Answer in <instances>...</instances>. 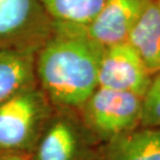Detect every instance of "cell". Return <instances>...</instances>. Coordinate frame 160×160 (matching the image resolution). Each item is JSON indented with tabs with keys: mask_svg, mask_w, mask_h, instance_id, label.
<instances>
[{
	"mask_svg": "<svg viewBox=\"0 0 160 160\" xmlns=\"http://www.w3.org/2000/svg\"><path fill=\"white\" fill-rule=\"evenodd\" d=\"M77 111L92 137L105 142L139 127L142 97L98 86Z\"/></svg>",
	"mask_w": 160,
	"mask_h": 160,
	"instance_id": "3957f363",
	"label": "cell"
},
{
	"mask_svg": "<svg viewBox=\"0 0 160 160\" xmlns=\"http://www.w3.org/2000/svg\"><path fill=\"white\" fill-rule=\"evenodd\" d=\"M127 41L138 52L150 74L160 72V0H153Z\"/></svg>",
	"mask_w": 160,
	"mask_h": 160,
	"instance_id": "9c48e42d",
	"label": "cell"
},
{
	"mask_svg": "<svg viewBox=\"0 0 160 160\" xmlns=\"http://www.w3.org/2000/svg\"><path fill=\"white\" fill-rule=\"evenodd\" d=\"M95 160H97V159H95Z\"/></svg>",
	"mask_w": 160,
	"mask_h": 160,
	"instance_id": "5bb4252c",
	"label": "cell"
},
{
	"mask_svg": "<svg viewBox=\"0 0 160 160\" xmlns=\"http://www.w3.org/2000/svg\"><path fill=\"white\" fill-rule=\"evenodd\" d=\"M89 132L78 111L55 108L31 153L32 160H95L85 147Z\"/></svg>",
	"mask_w": 160,
	"mask_h": 160,
	"instance_id": "5b68a950",
	"label": "cell"
},
{
	"mask_svg": "<svg viewBox=\"0 0 160 160\" xmlns=\"http://www.w3.org/2000/svg\"><path fill=\"white\" fill-rule=\"evenodd\" d=\"M153 0H105L100 12L86 26L104 46L127 41L130 31Z\"/></svg>",
	"mask_w": 160,
	"mask_h": 160,
	"instance_id": "52a82bcc",
	"label": "cell"
},
{
	"mask_svg": "<svg viewBox=\"0 0 160 160\" xmlns=\"http://www.w3.org/2000/svg\"><path fill=\"white\" fill-rule=\"evenodd\" d=\"M54 110L38 83L0 103V152L31 155Z\"/></svg>",
	"mask_w": 160,
	"mask_h": 160,
	"instance_id": "7a4b0ae2",
	"label": "cell"
},
{
	"mask_svg": "<svg viewBox=\"0 0 160 160\" xmlns=\"http://www.w3.org/2000/svg\"><path fill=\"white\" fill-rule=\"evenodd\" d=\"M34 54L30 51L0 49V103L21 89L38 83Z\"/></svg>",
	"mask_w": 160,
	"mask_h": 160,
	"instance_id": "30bf717a",
	"label": "cell"
},
{
	"mask_svg": "<svg viewBox=\"0 0 160 160\" xmlns=\"http://www.w3.org/2000/svg\"><path fill=\"white\" fill-rule=\"evenodd\" d=\"M0 160H32L30 154L20 152H0Z\"/></svg>",
	"mask_w": 160,
	"mask_h": 160,
	"instance_id": "4fadbf2b",
	"label": "cell"
},
{
	"mask_svg": "<svg viewBox=\"0 0 160 160\" xmlns=\"http://www.w3.org/2000/svg\"><path fill=\"white\" fill-rule=\"evenodd\" d=\"M139 127L160 128V72L153 75L142 98Z\"/></svg>",
	"mask_w": 160,
	"mask_h": 160,
	"instance_id": "7c38bea8",
	"label": "cell"
},
{
	"mask_svg": "<svg viewBox=\"0 0 160 160\" xmlns=\"http://www.w3.org/2000/svg\"><path fill=\"white\" fill-rule=\"evenodd\" d=\"M52 26L40 0H0V49L37 52Z\"/></svg>",
	"mask_w": 160,
	"mask_h": 160,
	"instance_id": "277c9868",
	"label": "cell"
},
{
	"mask_svg": "<svg viewBox=\"0 0 160 160\" xmlns=\"http://www.w3.org/2000/svg\"><path fill=\"white\" fill-rule=\"evenodd\" d=\"M105 46L86 26L53 22L50 34L34 54L37 82L55 108L78 110L98 88Z\"/></svg>",
	"mask_w": 160,
	"mask_h": 160,
	"instance_id": "6da1fadb",
	"label": "cell"
},
{
	"mask_svg": "<svg viewBox=\"0 0 160 160\" xmlns=\"http://www.w3.org/2000/svg\"><path fill=\"white\" fill-rule=\"evenodd\" d=\"M152 75L128 41L105 46L98 72L100 88L133 92L142 98Z\"/></svg>",
	"mask_w": 160,
	"mask_h": 160,
	"instance_id": "8992f818",
	"label": "cell"
},
{
	"mask_svg": "<svg viewBox=\"0 0 160 160\" xmlns=\"http://www.w3.org/2000/svg\"><path fill=\"white\" fill-rule=\"evenodd\" d=\"M97 160H160V128L137 127L103 142Z\"/></svg>",
	"mask_w": 160,
	"mask_h": 160,
	"instance_id": "ba28073f",
	"label": "cell"
},
{
	"mask_svg": "<svg viewBox=\"0 0 160 160\" xmlns=\"http://www.w3.org/2000/svg\"><path fill=\"white\" fill-rule=\"evenodd\" d=\"M53 22L88 26L100 12L105 0H40Z\"/></svg>",
	"mask_w": 160,
	"mask_h": 160,
	"instance_id": "8fae6325",
	"label": "cell"
}]
</instances>
